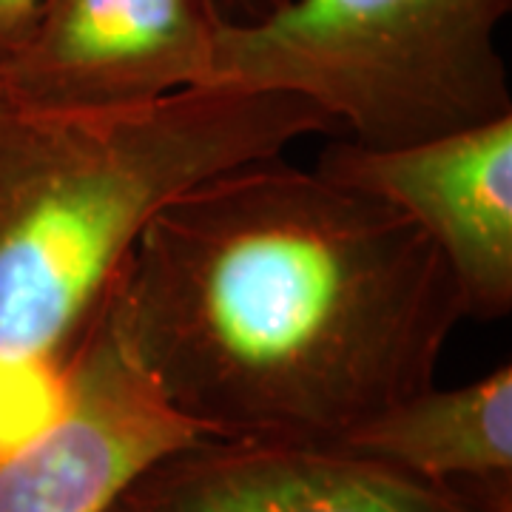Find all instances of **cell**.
Masks as SVG:
<instances>
[{
    "label": "cell",
    "mask_w": 512,
    "mask_h": 512,
    "mask_svg": "<svg viewBox=\"0 0 512 512\" xmlns=\"http://www.w3.org/2000/svg\"><path fill=\"white\" fill-rule=\"evenodd\" d=\"M512 0H291L220 26L211 86L305 97L367 148H402L512 114L495 46Z\"/></svg>",
    "instance_id": "obj_3"
},
{
    "label": "cell",
    "mask_w": 512,
    "mask_h": 512,
    "mask_svg": "<svg viewBox=\"0 0 512 512\" xmlns=\"http://www.w3.org/2000/svg\"><path fill=\"white\" fill-rule=\"evenodd\" d=\"M220 26H251L285 9L291 0H205Z\"/></svg>",
    "instance_id": "obj_10"
},
{
    "label": "cell",
    "mask_w": 512,
    "mask_h": 512,
    "mask_svg": "<svg viewBox=\"0 0 512 512\" xmlns=\"http://www.w3.org/2000/svg\"><path fill=\"white\" fill-rule=\"evenodd\" d=\"M106 512H510L342 447L202 439L154 458Z\"/></svg>",
    "instance_id": "obj_7"
},
{
    "label": "cell",
    "mask_w": 512,
    "mask_h": 512,
    "mask_svg": "<svg viewBox=\"0 0 512 512\" xmlns=\"http://www.w3.org/2000/svg\"><path fill=\"white\" fill-rule=\"evenodd\" d=\"M461 319V285L416 222L279 157L165 200L100 316L202 436L319 447L436 387Z\"/></svg>",
    "instance_id": "obj_1"
},
{
    "label": "cell",
    "mask_w": 512,
    "mask_h": 512,
    "mask_svg": "<svg viewBox=\"0 0 512 512\" xmlns=\"http://www.w3.org/2000/svg\"><path fill=\"white\" fill-rule=\"evenodd\" d=\"M339 447L512 512V365L453 390L430 387L362 424Z\"/></svg>",
    "instance_id": "obj_8"
},
{
    "label": "cell",
    "mask_w": 512,
    "mask_h": 512,
    "mask_svg": "<svg viewBox=\"0 0 512 512\" xmlns=\"http://www.w3.org/2000/svg\"><path fill=\"white\" fill-rule=\"evenodd\" d=\"M0 94H3V86H0Z\"/></svg>",
    "instance_id": "obj_11"
},
{
    "label": "cell",
    "mask_w": 512,
    "mask_h": 512,
    "mask_svg": "<svg viewBox=\"0 0 512 512\" xmlns=\"http://www.w3.org/2000/svg\"><path fill=\"white\" fill-rule=\"evenodd\" d=\"M46 0H0V66L23 49Z\"/></svg>",
    "instance_id": "obj_9"
},
{
    "label": "cell",
    "mask_w": 512,
    "mask_h": 512,
    "mask_svg": "<svg viewBox=\"0 0 512 512\" xmlns=\"http://www.w3.org/2000/svg\"><path fill=\"white\" fill-rule=\"evenodd\" d=\"M197 439L100 322L49 416L0 444V512H106L154 458Z\"/></svg>",
    "instance_id": "obj_5"
},
{
    "label": "cell",
    "mask_w": 512,
    "mask_h": 512,
    "mask_svg": "<svg viewBox=\"0 0 512 512\" xmlns=\"http://www.w3.org/2000/svg\"><path fill=\"white\" fill-rule=\"evenodd\" d=\"M313 171L416 222L458 279L467 319L510 316L512 114L402 148L330 143Z\"/></svg>",
    "instance_id": "obj_4"
},
{
    "label": "cell",
    "mask_w": 512,
    "mask_h": 512,
    "mask_svg": "<svg viewBox=\"0 0 512 512\" xmlns=\"http://www.w3.org/2000/svg\"><path fill=\"white\" fill-rule=\"evenodd\" d=\"M336 131L305 97L222 83L126 109L0 94V444L49 416L123 256L165 200Z\"/></svg>",
    "instance_id": "obj_2"
},
{
    "label": "cell",
    "mask_w": 512,
    "mask_h": 512,
    "mask_svg": "<svg viewBox=\"0 0 512 512\" xmlns=\"http://www.w3.org/2000/svg\"><path fill=\"white\" fill-rule=\"evenodd\" d=\"M220 23L205 0H46L3 94L46 109H126L211 86Z\"/></svg>",
    "instance_id": "obj_6"
}]
</instances>
